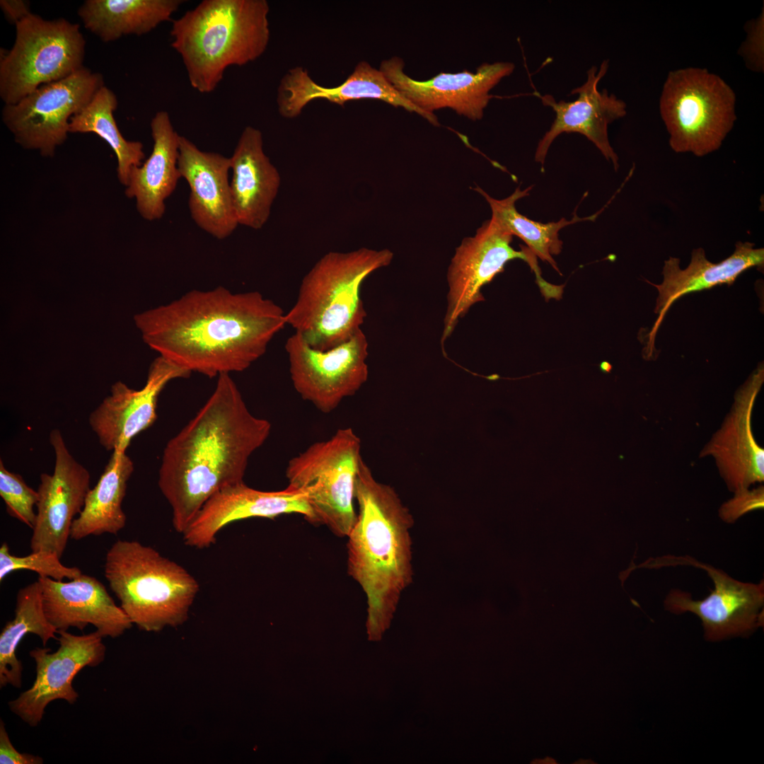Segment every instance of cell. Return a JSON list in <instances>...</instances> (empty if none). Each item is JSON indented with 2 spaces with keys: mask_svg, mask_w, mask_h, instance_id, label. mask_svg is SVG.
<instances>
[{
  "mask_svg": "<svg viewBox=\"0 0 764 764\" xmlns=\"http://www.w3.org/2000/svg\"><path fill=\"white\" fill-rule=\"evenodd\" d=\"M0 7L7 20L15 25L31 13L27 1L1 0Z\"/></svg>",
  "mask_w": 764,
  "mask_h": 764,
  "instance_id": "cell-36",
  "label": "cell"
},
{
  "mask_svg": "<svg viewBox=\"0 0 764 764\" xmlns=\"http://www.w3.org/2000/svg\"><path fill=\"white\" fill-rule=\"evenodd\" d=\"M50 442L55 455L54 471L42 473L37 492V516L30 547L62 556L72 523L81 511L90 490L89 471L70 453L59 429H52Z\"/></svg>",
  "mask_w": 764,
  "mask_h": 764,
  "instance_id": "cell-16",
  "label": "cell"
},
{
  "mask_svg": "<svg viewBox=\"0 0 764 764\" xmlns=\"http://www.w3.org/2000/svg\"><path fill=\"white\" fill-rule=\"evenodd\" d=\"M178 167L190 187L188 207L195 223L217 239L231 236L238 223L231 197L230 157L202 151L180 135Z\"/></svg>",
  "mask_w": 764,
  "mask_h": 764,
  "instance_id": "cell-21",
  "label": "cell"
},
{
  "mask_svg": "<svg viewBox=\"0 0 764 764\" xmlns=\"http://www.w3.org/2000/svg\"><path fill=\"white\" fill-rule=\"evenodd\" d=\"M182 0H86L78 9L86 29L105 42L142 35L170 20Z\"/></svg>",
  "mask_w": 764,
  "mask_h": 764,
  "instance_id": "cell-28",
  "label": "cell"
},
{
  "mask_svg": "<svg viewBox=\"0 0 764 764\" xmlns=\"http://www.w3.org/2000/svg\"><path fill=\"white\" fill-rule=\"evenodd\" d=\"M150 127L154 141L151 154L141 166L131 169L125 195L135 199L143 219L154 221L163 216L165 202L181 178L178 167L180 135L166 110L155 114Z\"/></svg>",
  "mask_w": 764,
  "mask_h": 764,
  "instance_id": "cell-26",
  "label": "cell"
},
{
  "mask_svg": "<svg viewBox=\"0 0 764 764\" xmlns=\"http://www.w3.org/2000/svg\"><path fill=\"white\" fill-rule=\"evenodd\" d=\"M60 558L56 552L43 550L32 551L25 556L14 555L11 553L7 543H4L0 548V581L18 570L33 571L39 577L58 581L65 578L71 580L83 574L76 567L64 566Z\"/></svg>",
  "mask_w": 764,
  "mask_h": 764,
  "instance_id": "cell-32",
  "label": "cell"
},
{
  "mask_svg": "<svg viewBox=\"0 0 764 764\" xmlns=\"http://www.w3.org/2000/svg\"><path fill=\"white\" fill-rule=\"evenodd\" d=\"M403 59L393 57L383 59L379 70L403 97L424 112L434 114V110L448 108L473 121L482 118L493 97L490 91L515 68L508 62L485 63L475 73L441 72L429 80L417 81L405 73Z\"/></svg>",
  "mask_w": 764,
  "mask_h": 764,
  "instance_id": "cell-14",
  "label": "cell"
},
{
  "mask_svg": "<svg viewBox=\"0 0 764 764\" xmlns=\"http://www.w3.org/2000/svg\"><path fill=\"white\" fill-rule=\"evenodd\" d=\"M266 0H203L172 22L171 46L191 86L214 91L225 71L260 57L270 39Z\"/></svg>",
  "mask_w": 764,
  "mask_h": 764,
  "instance_id": "cell-4",
  "label": "cell"
},
{
  "mask_svg": "<svg viewBox=\"0 0 764 764\" xmlns=\"http://www.w3.org/2000/svg\"><path fill=\"white\" fill-rule=\"evenodd\" d=\"M361 459L359 437L345 427L313 443L286 468L287 486L308 495L313 523L325 526L338 537H347L357 519L354 492Z\"/></svg>",
  "mask_w": 764,
  "mask_h": 764,
  "instance_id": "cell-8",
  "label": "cell"
},
{
  "mask_svg": "<svg viewBox=\"0 0 764 764\" xmlns=\"http://www.w3.org/2000/svg\"><path fill=\"white\" fill-rule=\"evenodd\" d=\"M230 161L231 197L238 225L260 230L270 218L281 178L264 151L259 129H243Z\"/></svg>",
  "mask_w": 764,
  "mask_h": 764,
  "instance_id": "cell-25",
  "label": "cell"
},
{
  "mask_svg": "<svg viewBox=\"0 0 764 764\" xmlns=\"http://www.w3.org/2000/svg\"><path fill=\"white\" fill-rule=\"evenodd\" d=\"M117 105L115 93L103 86L81 112L72 116L69 133H93L103 139L116 156L119 181L127 186L131 169L142 164L145 154L141 142L128 141L120 132L113 115Z\"/></svg>",
  "mask_w": 764,
  "mask_h": 764,
  "instance_id": "cell-30",
  "label": "cell"
},
{
  "mask_svg": "<svg viewBox=\"0 0 764 764\" xmlns=\"http://www.w3.org/2000/svg\"><path fill=\"white\" fill-rule=\"evenodd\" d=\"M735 103L733 89L706 69L670 71L659 110L672 150L700 157L719 149L736 120Z\"/></svg>",
  "mask_w": 764,
  "mask_h": 764,
  "instance_id": "cell-7",
  "label": "cell"
},
{
  "mask_svg": "<svg viewBox=\"0 0 764 764\" xmlns=\"http://www.w3.org/2000/svg\"><path fill=\"white\" fill-rule=\"evenodd\" d=\"M748 241H738L734 253L724 260L713 263L706 257L703 248L693 250L689 265L680 267V259L674 257L664 261L663 281L660 284L649 282L658 291L654 313L658 317L649 333L646 355L654 354V340L664 316L672 304L681 297L695 291L709 289L717 285L732 284L743 272L764 265V249L756 248Z\"/></svg>",
  "mask_w": 764,
  "mask_h": 764,
  "instance_id": "cell-24",
  "label": "cell"
},
{
  "mask_svg": "<svg viewBox=\"0 0 764 764\" xmlns=\"http://www.w3.org/2000/svg\"><path fill=\"white\" fill-rule=\"evenodd\" d=\"M14 43L1 49L0 97L15 104L40 86L83 67L86 40L79 24L30 13L16 25Z\"/></svg>",
  "mask_w": 764,
  "mask_h": 764,
  "instance_id": "cell-9",
  "label": "cell"
},
{
  "mask_svg": "<svg viewBox=\"0 0 764 764\" xmlns=\"http://www.w3.org/2000/svg\"><path fill=\"white\" fill-rule=\"evenodd\" d=\"M764 507V487L745 489L734 493V497L721 504L718 514L724 522L732 523L743 515Z\"/></svg>",
  "mask_w": 764,
  "mask_h": 764,
  "instance_id": "cell-34",
  "label": "cell"
},
{
  "mask_svg": "<svg viewBox=\"0 0 764 764\" xmlns=\"http://www.w3.org/2000/svg\"><path fill=\"white\" fill-rule=\"evenodd\" d=\"M659 567L690 565L705 570L714 584L710 594L702 600L681 589H671L664 603L666 610L679 615L687 612L702 621L704 637L710 642L750 635L763 625L764 583L743 582L723 570L693 557H658Z\"/></svg>",
  "mask_w": 764,
  "mask_h": 764,
  "instance_id": "cell-11",
  "label": "cell"
},
{
  "mask_svg": "<svg viewBox=\"0 0 764 764\" xmlns=\"http://www.w3.org/2000/svg\"><path fill=\"white\" fill-rule=\"evenodd\" d=\"M289 514L302 515L313 523L306 492L289 486L279 491H262L243 482L212 495L183 532V540L188 546L205 548L214 544L219 532L231 523L250 518L274 519Z\"/></svg>",
  "mask_w": 764,
  "mask_h": 764,
  "instance_id": "cell-19",
  "label": "cell"
},
{
  "mask_svg": "<svg viewBox=\"0 0 764 764\" xmlns=\"http://www.w3.org/2000/svg\"><path fill=\"white\" fill-rule=\"evenodd\" d=\"M43 759L29 753L18 752L11 743L4 722H0V763L1 764H42Z\"/></svg>",
  "mask_w": 764,
  "mask_h": 764,
  "instance_id": "cell-35",
  "label": "cell"
},
{
  "mask_svg": "<svg viewBox=\"0 0 764 764\" xmlns=\"http://www.w3.org/2000/svg\"><path fill=\"white\" fill-rule=\"evenodd\" d=\"M0 496L7 513L30 528H33L37 514L34 510L39 495L30 487L19 474L8 470L0 460Z\"/></svg>",
  "mask_w": 764,
  "mask_h": 764,
  "instance_id": "cell-33",
  "label": "cell"
},
{
  "mask_svg": "<svg viewBox=\"0 0 764 764\" xmlns=\"http://www.w3.org/2000/svg\"><path fill=\"white\" fill-rule=\"evenodd\" d=\"M190 374L158 356L151 362L141 388H131L122 381L112 385L110 395L88 417L100 444L107 451H127L132 439L156 420L158 399L165 386L172 380L187 378Z\"/></svg>",
  "mask_w": 764,
  "mask_h": 764,
  "instance_id": "cell-18",
  "label": "cell"
},
{
  "mask_svg": "<svg viewBox=\"0 0 764 764\" xmlns=\"http://www.w3.org/2000/svg\"><path fill=\"white\" fill-rule=\"evenodd\" d=\"M134 463L126 451L115 450L95 487L88 490L84 506L74 520L70 538L79 540L89 536L117 535L126 524L122 509L127 482Z\"/></svg>",
  "mask_w": 764,
  "mask_h": 764,
  "instance_id": "cell-27",
  "label": "cell"
},
{
  "mask_svg": "<svg viewBox=\"0 0 764 764\" xmlns=\"http://www.w3.org/2000/svg\"><path fill=\"white\" fill-rule=\"evenodd\" d=\"M59 648L37 647L30 652L36 667L32 686L8 702L12 712L30 727L41 722L46 706L52 701L64 700L74 704L79 695L72 682L86 666H96L105 659L103 638L96 630L76 635L65 630L57 631Z\"/></svg>",
  "mask_w": 764,
  "mask_h": 764,
  "instance_id": "cell-15",
  "label": "cell"
},
{
  "mask_svg": "<svg viewBox=\"0 0 764 764\" xmlns=\"http://www.w3.org/2000/svg\"><path fill=\"white\" fill-rule=\"evenodd\" d=\"M104 576L132 623L146 632L184 623L199 590L184 567L137 540L112 544Z\"/></svg>",
  "mask_w": 764,
  "mask_h": 764,
  "instance_id": "cell-6",
  "label": "cell"
},
{
  "mask_svg": "<svg viewBox=\"0 0 764 764\" xmlns=\"http://www.w3.org/2000/svg\"><path fill=\"white\" fill-rule=\"evenodd\" d=\"M271 428L250 412L230 374H220L212 394L163 452L158 484L178 533L212 495L243 482L250 457Z\"/></svg>",
  "mask_w": 764,
  "mask_h": 764,
  "instance_id": "cell-2",
  "label": "cell"
},
{
  "mask_svg": "<svg viewBox=\"0 0 764 764\" xmlns=\"http://www.w3.org/2000/svg\"><path fill=\"white\" fill-rule=\"evenodd\" d=\"M43 608L57 631L93 625L103 637L116 638L133 623L96 577L82 574L63 581L39 577Z\"/></svg>",
  "mask_w": 764,
  "mask_h": 764,
  "instance_id": "cell-23",
  "label": "cell"
},
{
  "mask_svg": "<svg viewBox=\"0 0 764 764\" xmlns=\"http://www.w3.org/2000/svg\"><path fill=\"white\" fill-rule=\"evenodd\" d=\"M354 496L358 512L347 536V573L366 595L367 633L377 639L413 581L414 519L395 490L376 480L363 459Z\"/></svg>",
  "mask_w": 764,
  "mask_h": 764,
  "instance_id": "cell-3",
  "label": "cell"
},
{
  "mask_svg": "<svg viewBox=\"0 0 764 764\" xmlns=\"http://www.w3.org/2000/svg\"><path fill=\"white\" fill-rule=\"evenodd\" d=\"M144 342L174 364L209 378L249 368L286 325L258 291L193 290L134 316Z\"/></svg>",
  "mask_w": 764,
  "mask_h": 764,
  "instance_id": "cell-1",
  "label": "cell"
},
{
  "mask_svg": "<svg viewBox=\"0 0 764 764\" xmlns=\"http://www.w3.org/2000/svg\"><path fill=\"white\" fill-rule=\"evenodd\" d=\"M388 249L360 248L323 255L306 274L286 325L311 347L328 350L351 339L366 316L361 288L366 277L389 265Z\"/></svg>",
  "mask_w": 764,
  "mask_h": 764,
  "instance_id": "cell-5",
  "label": "cell"
},
{
  "mask_svg": "<svg viewBox=\"0 0 764 764\" xmlns=\"http://www.w3.org/2000/svg\"><path fill=\"white\" fill-rule=\"evenodd\" d=\"M513 236L493 216L456 248L448 268L447 308L441 342L453 333L458 321L475 303L484 300L481 289L490 282L510 260L521 259L531 268L537 265L535 254L522 246L514 250Z\"/></svg>",
  "mask_w": 764,
  "mask_h": 764,
  "instance_id": "cell-13",
  "label": "cell"
},
{
  "mask_svg": "<svg viewBox=\"0 0 764 764\" xmlns=\"http://www.w3.org/2000/svg\"><path fill=\"white\" fill-rule=\"evenodd\" d=\"M531 187L521 190L520 187H518L510 196L502 199L492 198L478 187L475 188V190L481 194L490 204L492 216L512 236H516L524 241L536 257L548 262L560 273L553 258V255H558L562 248V242L558 236L560 230L576 222L594 221L602 210L584 218L578 217L574 214L571 220L562 218L557 222H538L520 214L515 206L518 199L528 195Z\"/></svg>",
  "mask_w": 764,
  "mask_h": 764,
  "instance_id": "cell-31",
  "label": "cell"
},
{
  "mask_svg": "<svg viewBox=\"0 0 764 764\" xmlns=\"http://www.w3.org/2000/svg\"><path fill=\"white\" fill-rule=\"evenodd\" d=\"M608 68V60L601 63L598 70L596 66H591L587 71L586 81L572 91V94L578 95L574 101L557 102L551 95L538 94L543 104L553 110L555 117L538 144L535 153L536 162L543 166L549 148L560 134L576 132L585 136L613 163L614 169H618V156L610 144L608 127L615 120L625 116L627 106L623 100L610 94L606 89L598 90V82Z\"/></svg>",
  "mask_w": 764,
  "mask_h": 764,
  "instance_id": "cell-20",
  "label": "cell"
},
{
  "mask_svg": "<svg viewBox=\"0 0 764 764\" xmlns=\"http://www.w3.org/2000/svg\"><path fill=\"white\" fill-rule=\"evenodd\" d=\"M105 86L103 76L83 66L44 84L15 104L4 105L2 122L23 148L52 157L67 139L70 120Z\"/></svg>",
  "mask_w": 764,
  "mask_h": 764,
  "instance_id": "cell-10",
  "label": "cell"
},
{
  "mask_svg": "<svg viewBox=\"0 0 764 764\" xmlns=\"http://www.w3.org/2000/svg\"><path fill=\"white\" fill-rule=\"evenodd\" d=\"M37 635L44 646L50 639H57V630L47 620L42 604L40 581L20 589L16 596L13 618L7 622L0 634V687L10 684L22 685L21 661L16 649L28 634Z\"/></svg>",
  "mask_w": 764,
  "mask_h": 764,
  "instance_id": "cell-29",
  "label": "cell"
},
{
  "mask_svg": "<svg viewBox=\"0 0 764 764\" xmlns=\"http://www.w3.org/2000/svg\"><path fill=\"white\" fill-rule=\"evenodd\" d=\"M324 99L339 105L348 101L373 99L415 112L434 126H439L435 114H428L403 97L388 82L379 69L366 61L359 62L347 79L335 87L319 85L302 66L290 69L282 78L277 90V104L279 115L294 119L301 115L311 101Z\"/></svg>",
  "mask_w": 764,
  "mask_h": 764,
  "instance_id": "cell-22",
  "label": "cell"
},
{
  "mask_svg": "<svg viewBox=\"0 0 764 764\" xmlns=\"http://www.w3.org/2000/svg\"><path fill=\"white\" fill-rule=\"evenodd\" d=\"M763 381L764 367L760 363L736 391L720 427L700 452V458L714 459L733 493L764 480V449L756 442L752 429L753 410Z\"/></svg>",
  "mask_w": 764,
  "mask_h": 764,
  "instance_id": "cell-17",
  "label": "cell"
},
{
  "mask_svg": "<svg viewBox=\"0 0 764 764\" xmlns=\"http://www.w3.org/2000/svg\"><path fill=\"white\" fill-rule=\"evenodd\" d=\"M368 347L361 329L348 341L323 351L294 333L287 338L285 350L294 389L320 412L330 413L367 381Z\"/></svg>",
  "mask_w": 764,
  "mask_h": 764,
  "instance_id": "cell-12",
  "label": "cell"
}]
</instances>
